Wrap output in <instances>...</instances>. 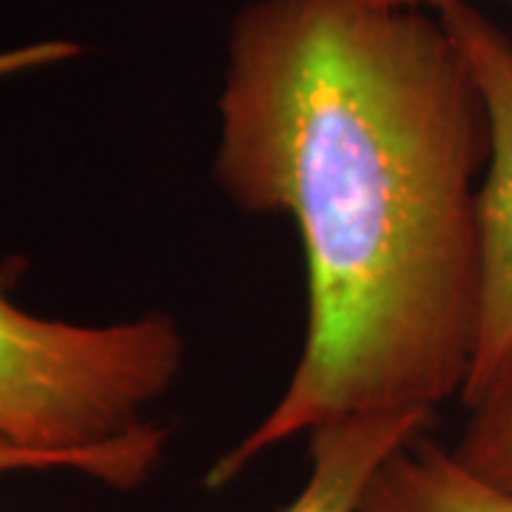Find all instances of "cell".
I'll list each match as a JSON object with an SVG mask.
<instances>
[{
	"mask_svg": "<svg viewBox=\"0 0 512 512\" xmlns=\"http://www.w3.org/2000/svg\"><path fill=\"white\" fill-rule=\"evenodd\" d=\"M467 410L453 453L476 476L512 490V353Z\"/></svg>",
	"mask_w": 512,
	"mask_h": 512,
	"instance_id": "8992f818",
	"label": "cell"
},
{
	"mask_svg": "<svg viewBox=\"0 0 512 512\" xmlns=\"http://www.w3.org/2000/svg\"><path fill=\"white\" fill-rule=\"evenodd\" d=\"M23 470H35V473H46V470H72V473H80V476H83V467H80L74 458L29 450V447H20L15 441L0 436V478L9 476V473H23Z\"/></svg>",
	"mask_w": 512,
	"mask_h": 512,
	"instance_id": "52a82bcc",
	"label": "cell"
},
{
	"mask_svg": "<svg viewBox=\"0 0 512 512\" xmlns=\"http://www.w3.org/2000/svg\"><path fill=\"white\" fill-rule=\"evenodd\" d=\"M183 359V330L163 311L77 325L23 311L0 288V436L74 458L111 490H137L171 439L146 410L174 387Z\"/></svg>",
	"mask_w": 512,
	"mask_h": 512,
	"instance_id": "7a4b0ae2",
	"label": "cell"
},
{
	"mask_svg": "<svg viewBox=\"0 0 512 512\" xmlns=\"http://www.w3.org/2000/svg\"><path fill=\"white\" fill-rule=\"evenodd\" d=\"M362 3L382 9H421V6H436L439 0H362Z\"/></svg>",
	"mask_w": 512,
	"mask_h": 512,
	"instance_id": "ba28073f",
	"label": "cell"
},
{
	"mask_svg": "<svg viewBox=\"0 0 512 512\" xmlns=\"http://www.w3.org/2000/svg\"><path fill=\"white\" fill-rule=\"evenodd\" d=\"M433 416H353L308 433L311 473L282 512H359L367 481L384 458L430 427Z\"/></svg>",
	"mask_w": 512,
	"mask_h": 512,
	"instance_id": "277c9868",
	"label": "cell"
},
{
	"mask_svg": "<svg viewBox=\"0 0 512 512\" xmlns=\"http://www.w3.org/2000/svg\"><path fill=\"white\" fill-rule=\"evenodd\" d=\"M359 512H512V490L484 481L419 433L379 464Z\"/></svg>",
	"mask_w": 512,
	"mask_h": 512,
	"instance_id": "5b68a950",
	"label": "cell"
},
{
	"mask_svg": "<svg viewBox=\"0 0 512 512\" xmlns=\"http://www.w3.org/2000/svg\"><path fill=\"white\" fill-rule=\"evenodd\" d=\"M433 9L476 74L490 117V165L481 183L484 302L476 359L461 396L467 407L512 353V37L467 0H439Z\"/></svg>",
	"mask_w": 512,
	"mask_h": 512,
	"instance_id": "3957f363",
	"label": "cell"
},
{
	"mask_svg": "<svg viewBox=\"0 0 512 512\" xmlns=\"http://www.w3.org/2000/svg\"><path fill=\"white\" fill-rule=\"evenodd\" d=\"M490 117L439 15L362 0H251L228 35L214 180L296 222L308 330L274 407L205 473L353 416L461 402L484 302Z\"/></svg>",
	"mask_w": 512,
	"mask_h": 512,
	"instance_id": "6da1fadb",
	"label": "cell"
}]
</instances>
